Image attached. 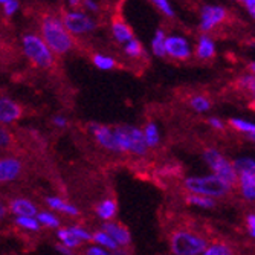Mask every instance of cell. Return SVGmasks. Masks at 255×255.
I'll use <instances>...</instances> for the list:
<instances>
[{"mask_svg": "<svg viewBox=\"0 0 255 255\" xmlns=\"http://www.w3.org/2000/svg\"><path fill=\"white\" fill-rule=\"evenodd\" d=\"M41 34H43L41 37L43 41L51 49V52L66 54L72 49L74 46L72 35L64 29L61 20L55 17H46L41 25Z\"/></svg>", "mask_w": 255, "mask_h": 255, "instance_id": "obj_1", "label": "cell"}, {"mask_svg": "<svg viewBox=\"0 0 255 255\" xmlns=\"http://www.w3.org/2000/svg\"><path fill=\"white\" fill-rule=\"evenodd\" d=\"M185 187L190 190L193 194L197 196H205V197H222L226 193H229L231 187L223 180H220L214 174H208V176H197V177H188L185 180Z\"/></svg>", "mask_w": 255, "mask_h": 255, "instance_id": "obj_2", "label": "cell"}, {"mask_svg": "<svg viewBox=\"0 0 255 255\" xmlns=\"http://www.w3.org/2000/svg\"><path fill=\"white\" fill-rule=\"evenodd\" d=\"M113 136L120 151H128L133 154H144L147 151L141 128L133 126H121L113 128Z\"/></svg>", "mask_w": 255, "mask_h": 255, "instance_id": "obj_3", "label": "cell"}, {"mask_svg": "<svg viewBox=\"0 0 255 255\" xmlns=\"http://www.w3.org/2000/svg\"><path fill=\"white\" fill-rule=\"evenodd\" d=\"M23 52L26 57L40 67H51L54 64V55L46 46L41 37L28 34L23 37Z\"/></svg>", "mask_w": 255, "mask_h": 255, "instance_id": "obj_4", "label": "cell"}, {"mask_svg": "<svg viewBox=\"0 0 255 255\" xmlns=\"http://www.w3.org/2000/svg\"><path fill=\"white\" fill-rule=\"evenodd\" d=\"M206 249V242L191 233H179L171 237V251L174 255H200Z\"/></svg>", "mask_w": 255, "mask_h": 255, "instance_id": "obj_5", "label": "cell"}, {"mask_svg": "<svg viewBox=\"0 0 255 255\" xmlns=\"http://www.w3.org/2000/svg\"><path fill=\"white\" fill-rule=\"evenodd\" d=\"M203 157L206 160V164L213 168L214 176H217L220 180H223L225 183H228L229 187L233 183L237 182L239 176H237V173L234 170V165L231 164L228 159H225L217 150H214V148L206 150L205 154H203Z\"/></svg>", "mask_w": 255, "mask_h": 255, "instance_id": "obj_6", "label": "cell"}, {"mask_svg": "<svg viewBox=\"0 0 255 255\" xmlns=\"http://www.w3.org/2000/svg\"><path fill=\"white\" fill-rule=\"evenodd\" d=\"M61 23L69 34H87L95 29V21L81 11L66 12Z\"/></svg>", "mask_w": 255, "mask_h": 255, "instance_id": "obj_7", "label": "cell"}, {"mask_svg": "<svg viewBox=\"0 0 255 255\" xmlns=\"http://www.w3.org/2000/svg\"><path fill=\"white\" fill-rule=\"evenodd\" d=\"M164 49H165V55H170V57L177 58V60H187L191 55L190 43L183 37H179V35L165 37Z\"/></svg>", "mask_w": 255, "mask_h": 255, "instance_id": "obj_8", "label": "cell"}, {"mask_svg": "<svg viewBox=\"0 0 255 255\" xmlns=\"http://www.w3.org/2000/svg\"><path fill=\"white\" fill-rule=\"evenodd\" d=\"M226 17V11L222 6H216V5H208L203 6L202 9V15H200V28L202 31H211L213 28H216L217 25L225 20Z\"/></svg>", "mask_w": 255, "mask_h": 255, "instance_id": "obj_9", "label": "cell"}, {"mask_svg": "<svg viewBox=\"0 0 255 255\" xmlns=\"http://www.w3.org/2000/svg\"><path fill=\"white\" fill-rule=\"evenodd\" d=\"M90 131L94 133L97 142L110 150V151H120L118 145H117V141H115V136H113V130L106 127V126H100V124H90L89 126Z\"/></svg>", "mask_w": 255, "mask_h": 255, "instance_id": "obj_10", "label": "cell"}, {"mask_svg": "<svg viewBox=\"0 0 255 255\" xmlns=\"http://www.w3.org/2000/svg\"><path fill=\"white\" fill-rule=\"evenodd\" d=\"M21 171V164L14 157L0 159V183L12 182L18 177Z\"/></svg>", "mask_w": 255, "mask_h": 255, "instance_id": "obj_11", "label": "cell"}, {"mask_svg": "<svg viewBox=\"0 0 255 255\" xmlns=\"http://www.w3.org/2000/svg\"><path fill=\"white\" fill-rule=\"evenodd\" d=\"M20 115H21V109L15 101L9 98H0V123L2 124L14 123L15 120L20 118Z\"/></svg>", "mask_w": 255, "mask_h": 255, "instance_id": "obj_12", "label": "cell"}, {"mask_svg": "<svg viewBox=\"0 0 255 255\" xmlns=\"http://www.w3.org/2000/svg\"><path fill=\"white\" fill-rule=\"evenodd\" d=\"M103 229L118 246H127L130 243V234L124 226H121L118 223H113V222H107L103 225Z\"/></svg>", "mask_w": 255, "mask_h": 255, "instance_id": "obj_13", "label": "cell"}, {"mask_svg": "<svg viewBox=\"0 0 255 255\" xmlns=\"http://www.w3.org/2000/svg\"><path fill=\"white\" fill-rule=\"evenodd\" d=\"M11 211L17 217H35L37 208L31 200L26 199H15L11 202Z\"/></svg>", "mask_w": 255, "mask_h": 255, "instance_id": "obj_14", "label": "cell"}, {"mask_svg": "<svg viewBox=\"0 0 255 255\" xmlns=\"http://www.w3.org/2000/svg\"><path fill=\"white\" fill-rule=\"evenodd\" d=\"M242 194L248 200H254L255 197V173H242L239 174Z\"/></svg>", "mask_w": 255, "mask_h": 255, "instance_id": "obj_15", "label": "cell"}, {"mask_svg": "<svg viewBox=\"0 0 255 255\" xmlns=\"http://www.w3.org/2000/svg\"><path fill=\"white\" fill-rule=\"evenodd\" d=\"M112 32H113V37L117 38V41H120L123 44L124 43L127 44L128 41L133 40V32L124 21H120V20L113 21L112 23Z\"/></svg>", "mask_w": 255, "mask_h": 255, "instance_id": "obj_16", "label": "cell"}, {"mask_svg": "<svg viewBox=\"0 0 255 255\" xmlns=\"http://www.w3.org/2000/svg\"><path fill=\"white\" fill-rule=\"evenodd\" d=\"M46 202H48V205L52 208V210L55 211H60V213H66L69 216H77L78 214V208L71 205V203H67L58 197H48L46 199Z\"/></svg>", "mask_w": 255, "mask_h": 255, "instance_id": "obj_17", "label": "cell"}, {"mask_svg": "<svg viewBox=\"0 0 255 255\" xmlns=\"http://www.w3.org/2000/svg\"><path fill=\"white\" fill-rule=\"evenodd\" d=\"M216 52V46H214V41L210 38V37H200L199 40V46H197V57L202 58V60H208L211 58Z\"/></svg>", "mask_w": 255, "mask_h": 255, "instance_id": "obj_18", "label": "cell"}, {"mask_svg": "<svg viewBox=\"0 0 255 255\" xmlns=\"http://www.w3.org/2000/svg\"><path fill=\"white\" fill-rule=\"evenodd\" d=\"M142 136H144V142L148 147H157L159 141H160V134H159V128L154 123H148L145 126V128L142 130Z\"/></svg>", "mask_w": 255, "mask_h": 255, "instance_id": "obj_19", "label": "cell"}, {"mask_svg": "<svg viewBox=\"0 0 255 255\" xmlns=\"http://www.w3.org/2000/svg\"><path fill=\"white\" fill-rule=\"evenodd\" d=\"M97 214L103 219V220H112L117 214V203L113 200L107 199L104 202H101L97 208Z\"/></svg>", "mask_w": 255, "mask_h": 255, "instance_id": "obj_20", "label": "cell"}, {"mask_svg": "<svg viewBox=\"0 0 255 255\" xmlns=\"http://www.w3.org/2000/svg\"><path fill=\"white\" fill-rule=\"evenodd\" d=\"M92 240H94L100 248H103V249H110V251H118V245L117 243H115L106 233H104V231H98V233H95L94 236H92Z\"/></svg>", "mask_w": 255, "mask_h": 255, "instance_id": "obj_21", "label": "cell"}, {"mask_svg": "<svg viewBox=\"0 0 255 255\" xmlns=\"http://www.w3.org/2000/svg\"><path fill=\"white\" fill-rule=\"evenodd\" d=\"M233 165L237 176L242 173H255V162L252 157H239Z\"/></svg>", "mask_w": 255, "mask_h": 255, "instance_id": "obj_22", "label": "cell"}, {"mask_svg": "<svg viewBox=\"0 0 255 255\" xmlns=\"http://www.w3.org/2000/svg\"><path fill=\"white\" fill-rule=\"evenodd\" d=\"M164 43H165V35H164V31L157 29L153 40H151V49H153V54L157 55V57H165V49H164Z\"/></svg>", "mask_w": 255, "mask_h": 255, "instance_id": "obj_23", "label": "cell"}, {"mask_svg": "<svg viewBox=\"0 0 255 255\" xmlns=\"http://www.w3.org/2000/svg\"><path fill=\"white\" fill-rule=\"evenodd\" d=\"M229 124L233 126L234 128H237L239 131L248 133L251 137H254V133H255V126H254V123L246 121V120H242V118H233V120H229Z\"/></svg>", "mask_w": 255, "mask_h": 255, "instance_id": "obj_24", "label": "cell"}, {"mask_svg": "<svg viewBox=\"0 0 255 255\" xmlns=\"http://www.w3.org/2000/svg\"><path fill=\"white\" fill-rule=\"evenodd\" d=\"M58 239H60V242H61V245L63 246H66L67 249H74V248H77L81 242H78L75 237H74V234L69 231V228L67 229H60L58 231Z\"/></svg>", "mask_w": 255, "mask_h": 255, "instance_id": "obj_25", "label": "cell"}, {"mask_svg": "<svg viewBox=\"0 0 255 255\" xmlns=\"http://www.w3.org/2000/svg\"><path fill=\"white\" fill-rule=\"evenodd\" d=\"M35 220L40 225H44L48 228H58L60 226V220L57 216H54L52 213H37Z\"/></svg>", "mask_w": 255, "mask_h": 255, "instance_id": "obj_26", "label": "cell"}, {"mask_svg": "<svg viewBox=\"0 0 255 255\" xmlns=\"http://www.w3.org/2000/svg\"><path fill=\"white\" fill-rule=\"evenodd\" d=\"M187 202L190 205H194V206H199V208H213L216 203L213 199L210 197H205V196H197V194H191L187 197Z\"/></svg>", "mask_w": 255, "mask_h": 255, "instance_id": "obj_27", "label": "cell"}, {"mask_svg": "<svg viewBox=\"0 0 255 255\" xmlns=\"http://www.w3.org/2000/svg\"><path fill=\"white\" fill-rule=\"evenodd\" d=\"M94 63L98 69H101V71H110V69L115 67V60L109 55H103V54H98L94 57Z\"/></svg>", "mask_w": 255, "mask_h": 255, "instance_id": "obj_28", "label": "cell"}, {"mask_svg": "<svg viewBox=\"0 0 255 255\" xmlns=\"http://www.w3.org/2000/svg\"><path fill=\"white\" fill-rule=\"evenodd\" d=\"M15 222L23 229H28V231H38L40 229V223L35 220V217H17Z\"/></svg>", "mask_w": 255, "mask_h": 255, "instance_id": "obj_29", "label": "cell"}, {"mask_svg": "<svg viewBox=\"0 0 255 255\" xmlns=\"http://www.w3.org/2000/svg\"><path fill=\"white\" fill-rule=\"evenodd\" d=\"M126 54L128 57H131V58H137L139 55L142 54V46H141V43H139L137 40H134V38L131 41H128L126 44Z\"/></svg>", "mask_w": 255, "mask_h": 255, "instance_id": "obj_30", "label": "cell"}, {"mask_svg": "<svg viewBox=\"0 0 255 255\" xmlns=\"http://www.w3.org/2000/svg\"><path fill=\"white\" fill-rule=\"evenodd\" d=\"M191 107H193L196 112H206V110H210L211 103L208 101L205 97H194V98L191 100Z\"/></svg>", "mask_w": 255, "mask_h": 255, "instance_id": "obj_31", "label": "cell"}, {"mask_svg": "<svg viewBox=\"0 0 255 255\" xmlns=\"http://www.w3.org/2000/svg\"><path fill=\"white\" fill-rule=\"evenodd\" d=\"M69 231H71V233L74 234V237L78 242H89V240H92V234L87 233L86 229H83L80 226H72V228H69Z\"/></svg>", "mask_w": 255, "mask_h": 255, "instance_id": "obj_32", "label": "cell"}, {"mask_svg": "<svg viewBox=\"0 0 255 255\" xmlns=\"http://www.w3.org/2000/svg\"><path fill=\"white\" fill-rule=\"evenodd\" d=\"M203 255H231V251L223 245H213L205 249Z\"/></svg>", "mask_w": 255, "mask_h": 255, "instance_id": "obj_33", "label": "cell"}, {"mask_svg": "<svg viewBox=\"0 0 255 255\" xmlns=\"http://www.w3.org/2000/svg\"><path fill=\"white\" fill-rule=\"evenodd\" d=\"M0 5L3 6L6 15H14L18 9V2L17 0H0Z\"/></svg>", "mask_w": 255, "mask_h": 255, "instance_id": "obj_34", "label": "cell"}, {"mask_svg": "<svg viewBox=\"0 0 255 255\" xmlns=\"http://www.w3.org/2000/svg\"><path fill=\"white\" fill-rule=\"evenodd\" d=\"M154 5L164 12L165 15H168V17H173L174 15V9L171 8V5L167 2V0H154Z\"/></svg>", "mask_w": 255, "mask_h": 255, "instance_id": "obj_35", "label": "cell"}, {"mask_svg": "<svg viewBox=\"0 0 255 255\" xmlns=\"http://www.w3.org/2000/svg\"><path fill=\"white\" fill-rule=\"evenodd\" d=\"M86 255H112V254H109L106 249H103L100 246H92L86 251Z\"/></svg>", "mask_w": 255, "mask_h": 255, "instance_id": "obj_36", "label": "cell"}, {"mask_svg": "<svg viewBox=\"0 0 255 255\" xmlns=\"http://www.w3.org/2000/svg\"><path fill=\"white\" fill-rule=\"evenodd\" d=\"M254 77L252 75H248V77H242L240 78V86H243V87H248V89H251L252 92H254V87H255V84H254Z\"/></svg>", "mask_w": 255, "mask_h": 255, "instance_id": "obj_37", "label": "cell"}, {"mask_svg": "<svg viewBox=\"0 0 255 255\" xmlns=\"http://www.w3.org/2000/svg\"><path fill=\"white\" fill-rule=\"evenodd\" d=\"M11 141V136L5 128H0V147H6Z\"/></svg>", "mask_w": 255, "mask_h": 255, "instance_id": "obj_38", "label": "cell"}, {"mask_svg": "<svg viewBox=\"0 0 255 255\" xmlns=\"http://www.w3.org/2000/svg\"><path fill=\"white\" fill-rule=\"evenodd\" d=\"M246 223H248V228H249V234L254 237L255 236V216L254 214H249L246 217Z\"/></svg>", "mask_w": 255, "mask_h": 255, "instance_id": "obj_39", "label": "cell"}, {"mask_svg": "<svg viewBox=\"0 0 255 255\" xmlns=\"http://www.w3.org/2000/svg\"><path fill=\"white\" fill-rule=\"evenodd\" d=\"M84 6L87 8V9H90V11H98L100 9V5L97 3V2H94V0H86L84 2Z\"/></svg>", "mask_w": 255, "mask_h": 255, "instance_id": "obj_40", "label": "cell"}, {"mask_svg": "<svg viewBox=\"0 0 255 255\" xmlns=\"http://www.w3.org/2000/svg\"><path fill=\"white\" fill-rule=\"evenodd\" d=\"M243 5L248 8V11H249V14H251V15H254V14H255V2H254V0H245Z\"/></svg>", "mask_w": 255, "mask_h": 255, "instance_id": "obj_41", "label": "cell"}, {"mask_svg": "<svg viewBox=\"0 0 255 255\" xmlns=\"http://www.w3.org/2000/svg\"><path fill=\"white\" fill-rule=\"evenodd\" d=\"M210 124H211V127H214L217 130H223V123L219 118H210Z\"/></svg>", "mask_w": 255, "mask_h": 255, "instance_id": "obj_42", "label": "cell"}, {"mask_svg": "<svg viewBox=\"0 0 255 255\" xmlns=\"http://www.w3.org/2000/svg\"><path fill=\"white\" fill-rule=\"evenodd\" d=\"M54 124H55L57 127H64V126L67 124V121H66L64 117H55V118H54Z\"/></svg>", "mask_w": 255, "mask_h": 255, "instance_id": "obj_43", "label": "cell"}, {"mask_svg": "<svg viewBox=\"0 0 255 255\" xmlns=\"http://www.w3.org/2000/svg\"><path fill=\"white\" fill-rule=\"evenodd\" d=\"M57 249H58V252H61L63 255H72V251H71V249H67V248L63 246V245H58Z\"/></svg>", "mask_w": 255, "mask_h": 255, "instance_id": "obj_44", "label": "cell"}, {"mask_svg": "<svg viewBox=\"0 0 255 255\" xmlns=\"http://www.w3.org/2000/svg\"><path fill=\"white\" fill-rule=\"evenodd\" d=\"M3 216H5V206L0 203V219H2Z\"/></svg>", "mask_w": 255, "mask_h": 255, "instance_id": "obj_45", "label": "cell"}, {"mask_svg": "<svg viewBox=\"0 0 255 255\" xmlns=\"http://www.w3.org/2000/svg\"><path fill=\"white\" fill-rule=\"evenodd\" d=\"M69 5H71V6H77V5H78V2H69Z\"/></svg>", "mask_w": 255, "mask_h": 255, "instance_id": "obj_46", "label": "cell"}]
</instances>
